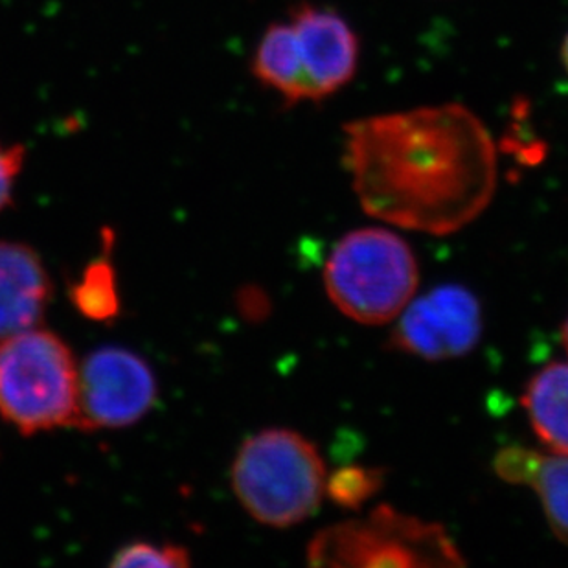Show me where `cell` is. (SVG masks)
Masks as SVG:
<instances>
[{
    "label": "cell",
    "mask_w": 568,
    "mask_h": 568,
    "mask_svg": "<svg viewBox=\"0 0 568 568\" xmlns=\"http://www.w3.org/2000/svg\"><path fill=\"white\" fill-rule=\"evenodd\" d=\"M344 162L366 214L445 236L488 209L497 190L494 136L460 103L354 120Z\"/></svg>",
    "instance_id": "obj_1"
},
{
    "label": "cell",
    "mask_w": 568,
    "mask_h": 568,
    "mask_svg": "<svg viewBox=\"0 0 568 568\" xmlns=\"http://www.w3.org/2000/svg\"><path fill=\"white\" fill-rule=\"evenodd\" d=\"M327 473L312 442L290 429H265L243 442L232 489L257 523L287 528L310 519L326 494Z\"/></svg>",
    "instance_id": "obj_2"
},
{
    "label": "cell",
    "mask_w": 568,
    "mask_h": 568,
    "mask_svg": "<svg viewBox=\"0 0 568 568\" xmlns=\"http://www.w3.org/2000/svg\"><path fill=\"white\" fill-rule=\"evenodd\" d=\"M80 365L58 333L38 326L0 341V416L22 435L75 427Z\"/></svg>",
    "instance_id": "obj_3"
},
{
    "label": "cell",
    "mask_w": 568,
    "mask_h": 568,
    "mask_svg": "<svg viewBox=\"0 0 568 568\" xmlns=\"http://www.w3.org/2000/svg\"><path fill=\"white\" fill-rule=\"evenodd\" d=\"M418 276L407 242L385 229L349 232L324 267L329 301L343 315L368 326L402 315L418 290Z\"/></svg>",
    "instance_id": "obj_4"
},
{
    "label": "cell",
    "mask_w": 568,
    "mask_h": 568,
    "mask_svg": "<svg viewBox=\"0 0 568 568\" xmlns=\"http://www.w3.org/2000/svg\"><path fill=\"white\" fill-rule=\"evenodd\" d=\"M307 564L337 568L464 567L466 559L444 526L388 505L322 528L307 547Z\"/></svg>",
    "instance_id": "obj_5"
},
{
    "label": "cell",
    "mask_w": 568,
    "mask_h": 568,
    "mask_svg": "<svg viewBox=\"0 0 568 568\" xmlns=\"http://www.w3.org/2000/svg\"><path fill=\"white\" fill-rule=\"evenodd\" d=\"M155 374L140 355L108 346L80 365L75 429H122L155 407Z\"/></svg>",
    "instance_id": "obj_6"
},
{
    "label": "cell",
    "mask_w": 568,
    "mask_h": 568,
    "mask_svg": "<svg viewBox=\"0 0 568 568\" xmlns=\"http://www.w3.org/2000/svg\"><path fill=\"white\" fill-rule=\"evenodd\" d=\"M483 335L480 302L460 285L436 287L403 310L390 344L425 361L462 357Z\"/></svg>",
    "instance_id": "obj_7"
},
{
    "label": "cell",
    "mask_w": 568,
    "mask_h": 568,
    "mask_svg": "<svg viewBox=\"0 0 568 568\" xmlns=\"http://www.w3.org/2000/svg\"><path fill=\"white\" fill-rule=\"evenodd\" d=\"M287 22L298 69V102H321L354 80L359 41L343 17L304 2L293 8Z\"/></svg>",
    "instance_id": "obj_8"
},
{
    "label": "cell",
    "mask_w": 568,
    "mask_h": 568,
    "mask_svg": "<svg viewBox=\"0 0 568 568\" xmlns=\"http://www.w3.org/2000/svg\"><path fill=\"white\" fill-rule=\"evenodd\" d=\"M52 301V280L38 251L0 242V341L38 327Z\"/></svg>",
    "instance_id": "obj_9"
},
{
    "label": "cell",
    "mask_w": 568,
    "mask_h": 568,
    "mask_svg": "<svg viewBox=\"0 0 568 568\" xmlns=\"http://www.w3.org/2000/svg\"><path fill=\"white\" fill-rule=\"evenodd\" d=\"M494 467L506 483L528 486L539 495L550 528L568 545V455L511 445L497 453Z\"/></svg>",
    "instance_id": "obj_10"
},
{
    "label": "cell",
    "mask_w": 568,
    "mask_h": 568,
    "mask_svg": "<svg viewBox=\"0 0 568 568\" xmlns=\"http://www.w3.org/2000/svg\"><path fill=\"white\" fill-rule=\"evenodd\" d=\"M531 429L552 453L568 455V363L537 372L523 397Z\"/></svg>",
    "instance_id": "obj_11"
},
{
    "label": "cell",
    "mask_w": 568,
    "mask_h": 568,
    "mask_svg": "<svg viewBox=\"0 0 568 568\" xmlns=\"http://www.w3.org/2000/svg\"><path fill=\"white\" fill-rule=\"evenodd\" d=\"M70 302L81 315L94 322H109L120 315L116 273L105 257L87 265L80 280L70 287Z\"/></svg>",
    "instance_id": "obj_12"
},
{
    "label": "cell",
    "mask_w": 568,
    "mask_h": 568,
    "mask_svg": "<svg viewBox=\"0 0 568 568\" xmlns=\"http://www.w3.org/2000/svg\"><path fill=\"white\" fill-rule=\"evenodd\" d=\"M383 471L372 467H343L327 480L326 491L338 506L359 509L366 500L379 491Z\"/></svg>",
    "instance_id": "obj_13"
},
{
    "label": "cell",
    "mask_w": 568,
    "mask_h": 568,
    "mask_svg": "<svg viewBox=\"0 0 568 568\" xmlns=\"http://www.w3.org/2000/svg\"><path fill=\"white\" fill-rule=\"evenodd\" d=\"M192 564L186 548L178 545H155V542H131L120 548L111 559V567H164L184 568Z\"/></svg>",
    "instance_id": "obj_14"
},
{
    "label": "cell",
    "mask_w": 568,
    "mask_h": 568,
    "mask_svg": "<svg viewBox=\"0 0 568 568\" xmlns=\"http://www.w3.org/2000/svg\"><path fill=\"white\" fill-rule=\"evenodd\" d=\"M22 164H24V148L19 144L8 145L0 140V212H4L13 199Z\"/></svg>",
    "instance_id": "obj_15"
},
{
    "label": "cell",
    "mask_w": 568,
    "mask_h": 568,
    "mask_svg": "<svg viewBox=\"0 0 568 568\" xmlns=\"http://www.w3.org/2000/svg\"><path fill=\"white\" fill-rule=\"evenodd\" d=\"M561 60H564L565 70H567L568 74V33L567 38H565L564 47H561Z\"/></svg>",
    "instance_id": "obj_16"
},
{
    "label": "cell",
    "mask_w": 568,
    "mask_h": 568,
    "mask_svg": "<svg viewBox=\"0 0 568 568\" xmlns=\"http://www.w3.org/2000/svg\"><path fill=\"white\" fill-rule=\"evenodd\" d=\"M564 344H565V348H567V352H568V318H567V322H565V326H564Z\"/></svg>",
    "instance_id": "obj_17"
}]
</instances>
